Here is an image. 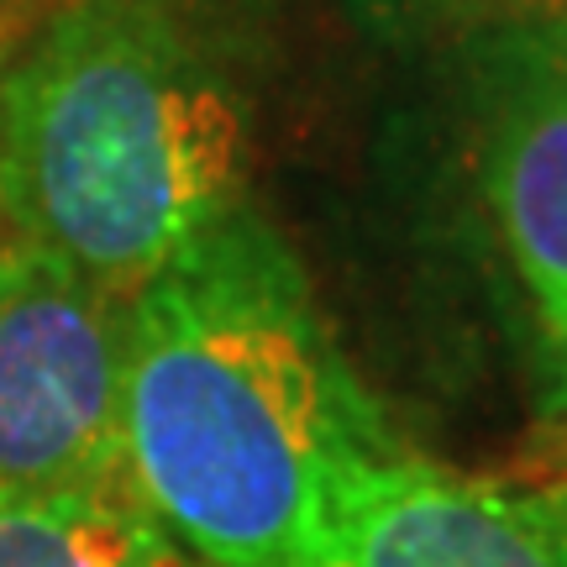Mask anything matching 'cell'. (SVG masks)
Segmentation results:
<instances>
[{"label": "cell", "instance_id": "cell-1", "mask_svg": "<svg viewBox=\"0 0 567 567\" xmlns=\"http://www.w3.org/2000/svg\"><path fill=\"white\" fill-rule=\"evenodd\" d=\"M394 452L295 247L237 205L126 300V488L205 567L331 557L337 494Z\"/></svg>", "mask_w": 567, "mask_h": 567}, {"label": "cell", "instance_id": "cell-2", "mask_svg": "<svg viewBox=\"0 0 567 567\" xmlns=\"http://www.w3.org/2000/svg\"><path fill=\"white\" fill-rule=\"evenodd\" d=\"M226 53L163 0H59L0 59V231L137 295L243 205Z\"/></svg>", "mask_w": 567, "mask_h": 567}, {"label": "cell", "instance_id": "cell-3", "mask_svg": "<svg viewBox=\"0 0 567 567\" xmlns=\"http://www.w3.org/2000/svg\"><path fill=\"white\" fill-rule=\"evenodd\" d=\"M126 295L0 231V499L122 488Z\"/></svg>", "mask_w": 567, "mask_h": 567}, {"label": "cell", "instance_id": "cell-4", "mask_svg": "<svg viewBox=\"0 0 567 567\" xmlns=\"http://www.w3.org/2000/svg\"><path fill=\"white\" fill-rule=\"evenodd\" d=\"M484 101V189L567 400V17L463 42Z\"/></svg>", "mask_w": 567, "mask_h": 567}, {"label": "cell", "instance_id": "cell-5", "mask_svg": "<svg viewBox=\"0 0 567 567\" xmlns=\"http://www.w3.org/2000/svg\"><path fill=\"white\" fill-rule=\"evenodd\" d=\"M331 557L342 567H567L547 494L463 478L400 446L347 473Z\"/></svg>", "mask_w": 567, "mask_h": 567}, {"label": "cell", "instance_id": "cell-6", "mask_svg": "<svg viewBox=\"0 0 567 567\" xmlns=\"http://www.w3.org/2000/svg\"><path fill=\"white\" fill-rule=\"evenodd\" d=\"M0 567H205L132 499V488L0 499Z\"/></svg>", "mask_w": 567, "mask_h": 567}, {"label": "cell", "instance_id": "cell-7", "mask_svg": "<svg viewBox=\"0 0 567 567\" xmlns=\"http://www.w3.org/2000/svg\"><path fill=\"white\" fill-rule=\"evenodd\" d=\"M347 17L379 42L431 48V42H478L515 27L563 21L567 0H347Z\"/></svg>", "mask_w": 567, "mask_h": 567}, {"label": "cell", "instance_id": "cell-8", "mask_svg": "<svg viewBox=\"0 0 567 567\" xmlns=\"http://www.w3.org/2000/svg\"><path fill=\"white\" fill-rule=\"evenodd\" d=\"M179 21H189L216 53H231L264 32L274 17H284L295 0H163Z\"/></svg>", "mask_w": 567, "mask_h": 567}, {"label": "cell", "instance_id": "cell-9", "mask_svg": "<svg viewBox=\"0 0 567 567\" xmlns=\"http://www.w3.org/2000/svg\"><path fill=\"white\" fill-rule=\"evenodd\" d=\"M547 505H551V520H557V536H563V551H567V488L563 494H547Z\"/></svg>", "mask_w": 567, "mask_h": 567}, {"label": "cell", "instance_id": "cell-10", "mask_svg": "<svg viewBox=\"0 0 567 567\" xmlns=\"http://www.w3.org/2000/svg\"><path fill=\"white\" fill-rule=\"evenodd\" d=\"M21 6H32V0H0V27H6V17H11V11H21Z\"/></svg>", "mask_w": 567, "mask_h": 567}, {"label": "cell", "instance_id": "cell-11", "mask_svg": "<svg viewBox=\"0 0 567 567\" xmlns=\"http://www.w3.org/2000/svg\"><path fill=\"white\" fill-rule=\"evenodd\" d=\"M310 567H342V563H337V557H321V563H310Z\"/></svg>", "mask_w": 567, "mask_h": 567}, {"label": "cell", "instance_id": "cell-12", "mask_svg": "<svg viewBox=\"0 0 567 567\" xmlns=\"http://www.w3.org/2000/svg\"><path fill=\"white\" fill-rule=\"evenodd\" d=\"M0 59H6V32H0Z\"/></svg>", "mask_w": 567, "mask_h": 567}]
</instances>
